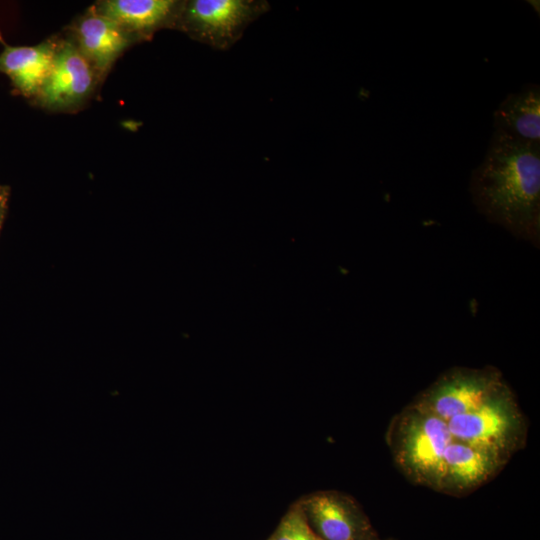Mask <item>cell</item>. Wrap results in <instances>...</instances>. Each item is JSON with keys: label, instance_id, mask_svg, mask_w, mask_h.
<instances>
[{"label": "cell", "instance_id": "7a4b0ae2", "mask_svg": "<svg viewBox=\"0 0 540 540\" xmlns=\"http://www.w3.org/2000/svg\"><path fill=\"white\" fill-rule=\"evenodd\" d=\"M391 439L395 461L406 476L440 490L445 452L453 441L447 422L412 404L394 424Z\"/></svg>", "mask_w": 540, "mask_h": 540}, {"label": "cell", "instance_id": "5bb4252c", "mask_svg": "<svg viewBox=\"0 0 540 540\" xmlns=\"http://www.w3.org/2000/svg\"><path fill=\"white\" fill-rule=\"evenodd\" d=\"M9 198L10 187L7 185H0V230L7 214Z\"/></svg>", "mask_w": 540, "mask_h": 540}, {"label": "cell", "instance_id": "30bf717a", "mask_svg": "<svg viewBox=\"0 0 540 540\" xmlns=\"http://www.w3.org/2000/svg\"><path fill=\"white\" fill-rule=\"evenodd\" d=\"M58 40L48 39L32 46L4 45L0 73L5 74L20 95L34 99L52 68Z\"/></svg>", "mask_w": 540, "mask_h": 540}, {"label": "cell", "instance_id": "8fae6325", "mask_svg": "<svg viewBox=\"0 0 540 540\" xmlns=\"http://www.w3.org/2000/svg\"><path fill=\"white\" fill-rule=\"evenodd\" d=\"M494 130L540 144V87L528 83L509 93L494 111Z\"/></svg>", "mask_w": 540, "mask_h": 540}, {"label": "cell", "instance_id": "4fadbf2b", "mask_svg": "<svg viewBox=\"0 0 540 540\" xmlns=\"http://www.w3.org/2000/svg\"><path fill=\"white\" fill-rule=\"evenodd\" d=\"M273 540H323L310 527L303 510L289 512L280 523Z\"/></svg>", "mask_w": 540, "mask_h": 540}, {"label": "cell", "instance_id": "3957f363", "mask_svg": "<svg viewBox=\"0 0 540 540\" xmlns=\"http://www.w3.org/2000/svg\"><path fill=\"white\" fill-rule=\"evenodd\" d=\"M269 9L265 0H183L171 29L213 49L228 50Z\"/></svg>", "mask_w": 540, "mask_h": 540}, {"label": "cell", "instance_id": "7c38bea8", "mask_svg": "<svg viewBox=\"0 0 540 540\" xmlns=\"http://www.w3.org/2000/svg\"><path fill=\"white\" fill-rule=\"evenodd\" d=\"M306 511L323 540H354L356 526L350 510L336 496L319 494L306 502Z\"/></svg>", "mask_w": 540, "mask_h": 540}, {"label": "cell", "instance_id": "6da1fadb", "mask_svg": "<svg viewBox=\"0 0 540 540\" xmlns=\"http://www.w3.org/2000/svg\"><path fill=\"white\" fill-rule=\"evenodd\" d=\"M478 212L535 246L540 239V144L493 131L483 161L472 171Z\"/></svg>", "mask_w": 540, "mask_h": 540}, {"label": "cell", "instance_id": "9c48e42d", "mask_svg": "<svg viewBox=\"0 0 540 540\" xmlns=\"http://www.w3.org/2000/svg\"><path fill=\"white\" fill-rule=\"evenodd\" d=\"M498 454L453 439L444 456L440 490L459 494L486 482L505 463Z\"/></svg>", "mask_w": 540, "mask_h": 540}, {"label": "cell", "instance_id": "52a82bcc", "mask_svg": "<svg viewBox=\"0 0 540 540\" xmlns=\"http://www.w3.org/2000/svg\"><path fill=\"white\" fill-rule=\"evenodd\" d=\"M71 32L70 38L100 79L129 46L138 42L93 5L74 21Z\"/></svg>", "mask_w": 540, "mask_h": 540}, {"label": "cell", "instance_id": "9a60e30c", "mask_svg": "<svg viewBox=\"0 0 540 540\" xmlns=\"http://www.w3.org/2000/svg\"><path fill=\"white\" fill-rule=\"evenodd\" d=\"M0 43L4 44L5 45V42H4V39H3V36H2V33L0 31Z\"/></svg>", "mask_w": 540, "mask_h": 540}, {"label": "cell", "instance_id": "ba28073f", "mask_svg": "<svg viewBox=\"0 0 540 540\" xmlns=\"http://www.w3.org/2000/svg\"><path fill=\"white\" fill-rule=\"evenodd\" d=\"M179 0H103L95 9L138 42L163 28H172Z\"/></svg>", "mask_w": 540, "mask_h": 540}, {"label": "cell", "instance_id": "277c9868", "mask_svg": "<svg viewBox=\"0 0 540 540\" xmlns=\"http://www.w3.org/2000/svg\"><path fill=\"white\" fill-rule=\"evenodd\" d=\"M453 439L507 459L524 439L525 424L507 385L476 409L448 422Z\"/></svg>", "mask_w": 540, "mask_h": 540}, {"label": "cell", "instance_id": "5b68a950", "mask_svg": "<svg viewBox=\"0 0 540 540\" xmlns=\"http://www.w3.org/2000/svg\"><path fill=\"white\" fill-rule=\"evenodd\" d=\"M505 385L495 369H454L441 376L414 404L448 422L476 409Z\"/></svg>", "mask_w": 540, "mask_h": 540}, {"label": "cell", "instance_id": "8992f818", "mask_svg": "<svg viewBox=\"0 0 540 540\" xmlns=\"http://www.w3.org/2000/svg\"><path fill=\"white\" fill-rule=\"evenodd\" d=\"M100 77L69 37L58 40L50 73L33 99L52 111H69L84 104Z\"/></svg>", "mask_w": 540, "mask_h": 540}]
</instances>
